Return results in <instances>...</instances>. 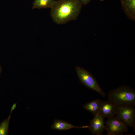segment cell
I'll list each match as a JSON object with an SVG mask.
<instances>
[{"instance_id": "5bb4252c", "label": "cell", "mask_w": 135, "mask_h": 135, "mask_svg": "<svg viewBox=\"0 0 135 135\" xmlns=\"http://www.w3.org/2000/svg\"><path fill=\"white\" fill-rule=\"evenodd\" d=\"M2 71V68L0 66V74Z\"/></svg>"}, {"instance_id": "30bf717a", "label": "cell", "mask_w": 135, "mask_h": 135, "mask_svg": "<svg viewBox=\"0 0 135 135\" xmlns=\"http://www.w3.org/2000/svg\"><path fill=\"white\" fill-rule=\"evenodd\" d=\"M102 102L101 99H96L86 103L84 108L94 116L99 113Z\"/></svg>"}, {"instance_id": "9c48e42d", "label": "cell", "mask_w": 135, "mask_h": 135, "mask_svg": "<svg viewBox=\"0 0 135 135\" xmlns=\"http://www.w3.org/2000/svg\"><path fill=\"white\" fill-rule=\"evenodd\" d=\"M88 126V125L76 126L64 120L56 119L52 125L51 128L54 130L65 131L73 128H87Z\"/></svg>"}, {"instance_id": "4fadbf2b", "label": "cell", "mask_w": 135, "mask_h": 135, "mask_svg": "<svg viewBox=\"0 0 135 135\" xmlns=\"http://www.w3.org/2000/svg\"><path fill=\"white\" fill-rule=\"evenodd\" d=\"M82 5H86L90 2L92 0H79Z\"/></svg>"}, {"instance_id": "6da1fadb", "label": "cell", "mask_w": 135, "mask_h": 135, "mask_svg": "<svg viewBox=\"0 0 135 135\" xmlns=\"http://www.w3.org/2000/svg\"><path fill=\"white\" fill-rule=\"evenodd\" d=\"M82 5L79 0H55L50 8V15L56 23L65 24L77 19Z\"/></svg>"}, {"instance_id": "3957f363", "label": "cell", "mask_w": 135, "mask_h": 135, "mask_svg": "<svg viewBox=\"0 0 135 135\" xmlns=\"http://www.w3.org/2000/svg\"><path fill=\"white\" fill-rule=\"evenodd\" d=\"M75 70L82 84L97 92L103 98L106 96V93L99 84L96 78L88 71L78 66L76 67Z\"/></svg>"}, {"instance_id": "277c9868", "label": "cell", "mask_w": 135, "mask_h": 135, "mask_svg": "<svg viewBox=\"0 0 135 135\" xmlns=\"http://www.w3.org/2000/svg\"><path fill=\"white\" fill-rule=\"evenodd\" d=\"M116 116L127 126L135 130V109L132 106H117Z\"/></svg>"}, {"instance_id": "7a4b0ae2", "label": "cell", "mask_w": 135, "mask_h": 135, "mask_svg": "<svg viewBox=\"0 0 135 135\" xmlns=\"http://www.w3.org/2000/svg\"><path fill=\"white\" fill-rule=\"evenodd\" d=\"M107 97L108 101L117 106H135V90L127 85L111 90Z\"/></svg>"}, {"instance_id": "8992f818", "label": "cell", "mask_w": 135, "mask_h": 135, "mask_svg": "<svg viewBox=\"0 0 135 135\" xmlns=\"http://www.w3.org/2000/svg\"><path fill=\"white\" fill-rule=\"evenodd\" d=\"M104 118L98 114L94 116V118L90 121L88 128L92 134H102L105 128Z\"/></svg>"}, {"instance_id": "7c38bea8", "label": "cell", "mask_w": 135, "mask_h": 135, "mask_svg": "<svg viewBox=\"0 0 135 135\" xmlns=\"http://www.w3.org/2000/svg\"><path fill=\"white\" fill-rule=\"evenodd\" d=\"M12 112L10 111V114L6 120L0 124V135H8L9 131V126L11 115Z\"/></svg>"}, {"instance_id": "5b68a950", "label": "cell", "mask_w": 135, "mask_h": 135, "mask_svg": "<svg viewBox=\"0 0 135 135\" xmlns=\"http://www.w3.org/2000/svg\"><path fill=\"white\" fill-rule=\"evenodd\" d=\"M108 135H122L128 131V128L121 120L115 116L108 118L104 122Z\"/></svg>"}, {"instance_id": "52a82bcc", "label": "cell", "mask_w": 135, "mask_h": 135, "mask_svg": "<svg viewBox=\"0 0 135 135\" xmlns=\"http://www.w3.org/2000/svg\"><path fill=\"white\" fill-rule=\"evenodd\" d=\"M117 106L108 100L102 101L99 114L104 118H108L115 116Z\"/></svg>"}, {"instance_id": "ba28073f", "label": "cell", "mask_w": 135, "mask_h": 135, "mask_svg": "<svg viewBox=\"0 0 135 135\" xmlns=\"http://www.w3.org/2000/svg\"><path fill=\"white\" fill-rule=\"evenodd\" d=\"M122 9L130 19L135 20V0H120Z\"/></svg>"}, {"instance_id": "8fae6325", "label": "cell", "mask_w": 135, "mask_h": 135, "mask_svg": "<svg viewBox=\"0 0 135 135\" xmlns=\"http://www.w3.org/2000/svg\"><path fill=\"white\" fill-rule=\"evenodd\" d=\"M55 0H35L33 3L32 9L50 8Z\"/></svg>"}, {"instance_id": "9a60e30c", "label": "cell", "mask_w": 135, "mask_h": 135, "mask_svg": "<svg viewBox=\"0 0 135 135\" xmlns=\"http://www.w3.org/2000/svg\"><path fill=\"white\" fill-rule=\"evenodd\" d=\"M100 1H104V0H100Z\"/></svg>"}]
</instances>
